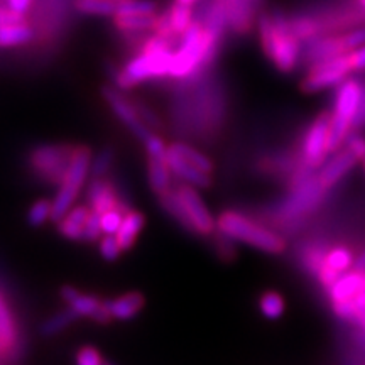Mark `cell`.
Returning <instances> with one entry per match:
<instances>
[{
  "label": "cell",
  "instance_id": "cell-31",
  "mask_svg": "<svg viewBox=\"0 0 365 365\" xmlns=\"http://www.w3.org/2000/svg\"><path fill=\"white\" fill-rule=\"evenodd\" d=\"M158 4L154 0H120L113 16H139V14H156Z\"/></svg>",
  "mask_w": 365,
  "mask_h": 365
},
{
  "label": "cell",
  "instance_id": "cell-35",
  "mask_svg": "<svg viewBox=\"0 0 365 365\" xmlns=\"http://www.w3.org/2000/svg\"><path fill=\"white\" fill-rule=\"evenodd\" d=\"M328 250L323 249L322 245H312L307 252L303 255V266L308 269V272H312L317 276L319 269L323 266V261H325V255Z\"/></svg>",
  "mask_w": 365,
  "mask_h": 365
},
{
  "label": "cell",
  "instance_id": "cell-45",
  "mask_svg": "<svg viewBox=\"0 0 365 365\" xmlns=\"http://www.w3.org/2000/svg\"><path fill=\"white\" fill-rule=\"evenodd\" d=\"M19 22H24V16L22 14L12 11L11 7H0V26L19 24Z\"/></svg>",
  "mask_w": 365,
  "mask_h": 365
},
{
  "label": "cell",
  "instance_id": "cell-1",
  "mask_svg": "<svg viewBox=\"0 0 365 365\" xmlns=\"http://www.w3.org/2000/svg\"><path fill=\"white\" fill-rule=\"evenodd\" d=\"M261 46L269 61L281 73H293L301 59V41L291 31L289 17L276 9L257 17Z\"/></svg>",
  "mask_w": 365,
  "mask_h": 365
},
{
  "label": "cell",
  "instance_id": "cell-33",
  "mask_svg": "<svg viewBox=\"0 0 365 365\" xmlns=\"http://www.w3.org/2000/svg\"><path fill=\"white\" fill-rule=\"evenodd\" d=\"M51 208L53 202H49V200H38V202H34L31 205L29 212H27V223L33 228L44 225L46 222L51 220Z\"/></svg>",
  "mask_w": 365,
  "mask_h": 365
},
{
  "label": "cell",
  "instance_id": "cell-34",
  "mask_svg": "<svg viewBox=\"0 0 365 365\" xmlns=\"http://www.w3.org/2000/svg\"><path fill=\"white\" fill-rule=\"evenodd\" d=\"M130 100H132V103H134L137 113H139L140 120H143L144 124L148 125L153 132H161L164 125H163L161 118L158 117V113L150 110L148 105H145L144 102H140V100H137V98H130Z\"/></svg>",
  "mask_w": 365,
  "mask_h": 365
},
{
  "label": "cell",
  "instance_id": "cell-42",
  "mask_svg": "<svg viewBox=\"0 0 365 365\" xmlns=\"http://www.w3.org/2000/svg\"><path fill=\"white\" fill-rule=\"evenodd\" d=\"M215 249H217V254L220 255L222 259H225V261H232V259L235 257V250H234V244H232V239L230 237L223 235L222 232H217Z\"/></svg>",
  "mask_w": 365,
  "mask_h": 365
},
{
  "label": "cell",
  "instance_id": "cell-23",
  "mask_svg": "<svg viewBox=\"0 0 365 365\" xmlns=\"http://www.w3.org/2000/svg\"><path fill=\"white\" fill-rule=\"evenodd\" d=\"M289 24L293 34L301 43H308V41L322 36L317 17L312 14H294L293 17H289Z\"/></svg>",
  "mask_w": 365,
  "mask_h": 365
},
{
  "label": "cell",
  "instance_id": "cell-21",
  "mask_svg": "<svg viewBox=\"0 0 365 365\" xmlns=\"http://www.w3.org/2000/svg\"><path fill=\"white\" fill-rule=\"evenodd\" d=\"M148 178L150 190L156 195L173 188V171L168 166L166 159L148 156Z\"/></svg>",
  "mask_w": 365,
  "mask_h": 365
},
{
  "label": "cell",
  "instance_id": "cell-30",
  "mask_svg": "<svg viewBox=\"0 0 365 365\" xmlns=\"http://www.w3.org/2000/svg\"><path fill=\"white\" fill-rule=\"evenodd\" d=\"M125 73L129 75V78L134 81V83H140V81L153 80V71H150V63L145 54L139 53V56L132 58L129 63L125 65Z\"/></svg>",
  "mask_w": 365,
  "mask_h": 365
},
{
  "label": "cell",
  "instance_id": "cell-49",
  "mask_svg": "<svg viewBox=\"0 0 365 365\" xmlns=\"http://www.w3.org/2000/svg\"><path fill=\"white\" fill-rule=\"evenodd\" d=\"M354 269H357V271H360V272H365V250L359 255L357 259H355Z\"/></svg>",
  "mask_w": 365,
  "mask_h": 365
},
{
  "label": "cell",
  "instance_id": "cell-20",
  "mask_svg": "<svg viewBox=\"0 0 365 365\" xmlns=\"http://www.w3.org/2000/svg\"><path fill=\"white\" fill-rule=\"evenodd\" d=\"M17 341V325L14 319L12 309L9 307L6 296L0 291V345L2 354L12 352Z\"/></svg>",
  "mask_w": 365,
  "mask_h": 365
},
{
  "label": "cell",
  "instance_id": "cell-41",
  "mask_svg": "<svg viewBox=\"0 0 365 365\" xmlns=\"http://www.w3.org/2000/svg\"><path fill=\"white\" fill-rule=\"evenodd\" d=\"M144 148L148 150V156L166 159L168 145L163 143V139L156 134V132H153V134L149 135V139L144 143Z\"/></svg>",
  "mask_w": 365,
  "mask_h": 365
},
{
  "label": "cell",
  "instance_id": "cell-39",
  "mask_svg": "<svg viewBox=\"0 0 365 365\" xmlns=\"http://www.w3.org/2000/svg\"><path fill=\"white\" fill-rule=\"evenodd\" d=\"M103 234L102 222H100L98 213L91 212L90 217L86 218L83 225V240L85 242H97L100 240V235Z\"/></svg>",
  "mask_w": 365,
  "mask_h": 365
},
{
  "label": "cell",
  "instance_id": "cell-5",
  "mask_svg": "<svg viewBox=\"0 0 365 365\" xmlns=\"http://www.w3.org/2000/svg\"><path fill=\"white\" fill-rule=\"evenodd\" d=\"M91 164V149L88 145H76L75 154H73L70 170H68L65 180L59 185L56 198L53 200L51 220L58 222L66 215L73 208L76 198H78L81 186L90 175Z\"/></svg>",
  "mask_w": 365,
  "mask_h": 365
},
{
  "label": "cell",
  "instance_id": "cell-13",
  "mask_svg": "<svg viewBox=\"0 0 365 365\" xmlns=\"http://www.w3.org/2000/svg\"><path fill=\"white\" fill-rule=\"evenodd\" d=\"M359 161L360 159L355 156L354 150L345 145V148H341L340 150H335L333 158L328 159V161H325V164L319 168V171L317 173L318 180L327 190H330L346 175V173L352 170Z\"/></svg>",
  "mask_w": 365,
  "mask_h": 365
},
{
  "label": "cell",
  "instance_id": "cell-48",
  "mask_svg": "<svg viewBox=\"0 0 365 365\" xmlns=\"http://www.w3.org/2000/svg\"><path fill=\"white\" fill-rule=\"evenodd\" d=\"M359 125H365V85H364V97H362V105H360V110H359L357 120H355V125H354V127H359Z\"/></svg>",
  "mask_w": 365,
  "mask_h": 365
},
{
  "label": "cell",
  "instance_id": "cell-6",
  "mask_svg": "<svg viewBox=\"0 0 365 365\" xmlns=\"http://www.w3.org/2000/svg\"><path fill=\"white\" fill-rule=\"evenodd\" d=\"M327 188L318 180V175H312L291 186L289 195L276 207V217L279 220H296L307 217L323 203Z\"/></svg>",
  "mask_w": 365,
  "mask_h": 365
},
{
  "label": "cell",
  "instance_id": "cell-15",
  "mask_svg": "<svg viewBox=\"0 0 365 365\" xmlns=\"http://www.w3.org/2000/svg\"><path fill=\"white\" fill-rule=\"evenodd\" d=\"M166 163H168V166H170V170L173 171V175H176V178H180L181 181L195 186V188L208 190L210 186L213 185L212 175L198 170V168H195L193 164L186 163L185 159L178 156V154L171 148H168Z\"/></svg>",
  "mask_w": 365,
  "mask_h": 365
},
{
  "label": "cell",
  "instance_id": "cell-8",
  "mask_svg": "<svg viewBox=\"0 0 365 365\" xmlns=\"http://www.w3.org/2000/svg\"><path fill=\"white\" fill-rule=\"evenodd\" d=\"M350 73H354V70L350 65L349 53L327 59L308 68V75L301 81V90L307 93H317L330 86H339L341 81L349 78Z\"/></svg>",
  "mask_w": 365,
  "mask_h": 365
},
{
  "label": "cell",
  "instance_id": "cell-19",
  "mask_svg": "<svg viewBox=\"0 0 365 365\" xmlns=\"http://www.w3.org/2000/svg\"><path fill=\"white\" fill-rule=\"evenodd\" d=\"M144 227H145L144 213L135 212L134 208H132L129 213H125L124 220H122V225L115 234L118 244H120V247L124 252L134 247L137 237H139L140 232L144 230Z\"/></svg>",
  "mask_w": 365,
  "mask_h": 365
},
{
  "label": "cell",
  "instance_id": "cell-25",
  "mask_svg": "<svg viewBox=\"0 0 365 365\" xmlns=\"http://www.w3.org/2000/svg\"><path fill=\"white\" fill-rule=\"evenodd\" d=\"M78 318H80L78 314L73 312L70 307H66L59 313L53 314V317H49L48 319H46L43 325H41L39 331L43 336H54V335H58V333L65 331L66 328L70 327L71 323H75Z\"/></svg>",
  "mask_w": 365,
  "mask_h": 365
},
{
  "label": "cell",
  "instance_id": "cell-37",
  "mask_svg": "<svg viewBox=\"0 0 365 365\" xmlns=\"http://www.w3.org/2000/svg\"><path fill=\"white\" fill-rule=\"evenodd\" d=\"M98 250H100V255H102L105 261L108 262L117 261V259L120 257V254L124 252L115 235H105L103 239L100 240Z\"/></svg>",
  "mask_w": 365,
  "mask_h": 365
},
{
  "label": "cell",
  "instance_id": "cell-12",
  "mask_svg": "<svg viewBox=\"0 0 365 365\" xmlns=\"http://www.w3.org/2000/svg\"><path fill=\"white\" fill-rule=\"evenodd\" d=\"M355 257L352 254V250L349 247H344V245H339V247H333L327 252L325 261H323V266L319 269L317 277L319 281V284L327 289H330L341 274H345L346 271L354 267Z\"/></svg>",
  "mask_w": 365,
  "mask_h": 365
},
{
  "label": "cell",
  "instance_id": "cell-27",
  "mask_svg": "<svg viewBox=\"0 0 365 365\" xmlns=\"http://www.w3.org/2000/svg\"><path fill=\"white\" fill-rule=\"evenodd\" d=\"M259 309H261L262 317L267 319H277L284 314L286 301L276 291H266L259 298Z\"/></svg>",
  "mask_w": 365,
  "mask_h": 365
},
{
  "label": "cell",
  "instance_id": "cell-14",
  "mask_svg": "<svg viewBox=\"0 0 365 365\" xmlns=\"http://www.w3.org/2000/svg\"><path fill=\"white\" fill-rule=\"evenodd\" d=\"M227 14L228 29L235 34H249L254 29L257 14H255L252 0H220Z\"/></svg>",
  "mask_w": 365,
  "mask_h": 365
},
{
  "label": "cell",
  "instance_id": "cell-10",
  "mask_svg": "<svg viewBox=\"0 0 365 365\" xmlns=\"http://www.w3.org/2000/svg\"><path fill=\"white\" fill-rule=\"evenodd\" d=\"M102 97L107 102L108 107L112 108V112L115 113L118 120L134 134L140 143H145L149 139V135L153 134V130L140 120L139 113H137L134 103L129 97L122 95L120 90L113 88V86H103L102 88Z\"/></svg>",
  "mask_w": 365,
  "mask_h": 365
},
{
  "label": "cell",
  "instance_id": "cell-52",
  "mask_svg": "<svg viewBox=\"0 0 365 365\" xmlns=\"http://www.w3.org/2000/svg\"><path fill=\"white\" fill-rule=\"evenodd\" d=\"M360 163H362V168H364V171H365V156L360 159Z\"/></svg>",
  "mask_w": 365,
  "mask_h": 365
},
{
  "label": "cell",
  "instance_id": "cell-43",
  "mask_svg": "<svg viewBox=\"0 0 365 365\" xmlns=\"http://www.w3.org/2000/svg\"><path fill=\"white\" fill-rule=\"evenodd\" d=\"M108 75H110V78L113 83H115L117 90L120 91H129L135 86L134 81L129 78V75H127L125 70H122V68H115V66H110L108 68Z\"/></svg>",
  "mask_w": 365,
  "mask_h": 365
},
{
  "label": "cell",
  "instance_id": "cell-51",
  "mask_svg": "<svg viewBox=\"0 0 365 365\" xmlns=\"http://www.w3.org/2000/svg\"><path fill=\"white\" fill-rule=\"evenodd\" d=\"M354 2L359 4V6L362 7V9H365V0H354Z\"/></svg>",
  "mask_w": 365,
  "mask_h": 365
},
{
  "label": "cell",
  "instance_id": "cell-46",
  "mask_svg": "<svg viewBox=\"0 0 365 365\" xmlns=\"http://www.w3.org/2000/svg\"><path fill=\"white\" fill-rule=\"evenodd\" d=\"M350 65L354 71H365V44L349 53Z\"/></svg>",
  "mask_w": 365,
  "mask_h": 365
},
{
  "label": "cell",
  "instance_id": "cell-26",
  "mask_svg": "<svg viewBox=\"0 0 365 365\" xmlns=\"http://www.w3.org/2000/svg\"><path fill=\"white\" fill-rule=\"evenodd\" d=\"M170 148L175 150L178 156L185 159L186 163L193 164L195 168H198V170L208 173V175H213V170H215V166H213L212 159H210L208 156H205V154L200 153V150L191 148L190 144L175 143V144H171Z\"/></svg>",
  "mask_w": 365,
  "mask_h": 365
},
{
  "label": "cell",
  "instance_id": "cell-32",
  "mask_svg": "<svg viewBox=\"0 0 365 365\" xmlns=\"http://www.w3.org/2000/svg\"><path fill=\"white\" fill-rule=\"evenodd\" d=\"M115 161V150L112 148H103L95 158H91L90 175L91 178H105L110 173V168Z\"/></svg>",
  "mask_w": 365,
  "mask_h": 365
},
{
  "label": "cell",
  "instance_id": "cell-50",
  "mask_svg": "<svg viewBox=\"0 0 365 365\" xmlns=\"http://www.w3.org/2000/svg\"><path fill=\"white\" fill-rule=\"evenodd\" d=\"M176 4H181V6H188V7H193L195 4H198L200 0H175Z\"/></svg>",
  "mask_w": 365,
  "mask_h": 365
},
{
  "label": "cell",
  "instance_id": "cell-22",
  "mask_svg": "<svg viewBox=\"0 0 365 365\" xmlns=\"http://www.w3.org/2000/svg\"><path fill=\"white\" fill-rule=\"evenodd\" d=\"M31 39H33V29L26 22L0 26V48H17L27 44Z\"/></svg>",
  "mask_w": 365,
  "mask_h": 365
},
{
  "label": "cell",
  "instance_id": "cell-2",
  "mask_svg": "<svg viewBox=\"0 0 365 365\" xmlns=\"http://www.w3.org/2000/svg\"><path fill=\"white\" fill-rule=\"evenodd\" d=\"M217 228L232 240L247 244L262 252L281 254L286 249V240L279 234L235 210L222 212L217 218Z\"/></svg>",
  "mask_w": 365,
  "mask_h": 365
},
{
  "label": "cell",
  "instance_id": "cell-38",
  "mask_svg": "<svg viewBox=\"0 0 365 365\" xmlns=\"http://www.w3.org/2000/svg\"><path fill=\"white\" fill-rule=\"evenodd\" d=\"M58 232L68 240H73V242L83 240V225L70 220L68 217H63L61 220H58Z\"/></svg>",
  "mask_w": 365,
  "mask_h": 365
},
{
  "label": "cell",
  "instance_id": "cell-3",
  "mask_svg": "<svg viewBox=\"0 0 365 365\" xmlns=\"http://www.w3.org/2000/svg\"><path fill=\"white\" fill-rule=\"evenodd\" d=\"M364 97V83L357 78H346L336 90L333 112L330 113V153L339 150L346 137L352 134Z\"/></svg>",
  "mask_w": 365,
  "mask_h": 365
},
{
  "label": "cell",
  "instance_id": "cell-7",
  "mask_svg": "<svg viewBox=\"0 0 365 365\" xmlns=\"http://www.w3.org/2000/svg\"><path fill=\"white\" fill-rule=\"evenodd\" d=\"M330 154V113L322 112L314 118L301 144V164L308 170H319Z\"/></svg>",
  "mask_w": 365,
  "mask_h": 365
},
{
  "label": "cell",
  "instance_id": "cell-24",
  "mask_svg": "<svg viewBox=\"0 0 365 365\" xmlns=\"http://www.w3.org/2000/svg\"><path fill=\"white\" fill-rule=\"evenodd\" d=\"M158 14H139V16H113V24L124 33H140L154 29Z\"/></svg>",
  "mask_w": 365,
  "mask_h": 365
},
{
  "label": "cell",
  "instance_id": "cell-4",
  "mask_svg": "<svg viewBox=\"0 0 365 365\" xmlns=\"http://www.w3.org/2000/svg\"><path fill=\"white\" fill-rule=\"evenodd\" d=\"M76 145L41 144L29 153V170L46 185L59 186L65 180Z\"/></svg>",
  "mask_w": 365,
  "mask_h": 365
},
{
  "label": "cell",
  "instance_id": "cell-47",
  "mask_svg": "<svg viewBox=\"0 0 365 365\" xmlns=\"http://www.w3.org/2000/svg\"><path fill=\"white\" fill-rule=\"evenodd\" d=\"M7 4H9V7L12 9V11L19 12V14H22V16H24V14L31 9V4H33V0H7Z\"/></svg>",
  "mask_w": 365,
  "mask_h": 365
},
{
  "label": "cell",
  "instance_id": "cell-44",
  "mask_svg": "<svg viewBox=\"0 0 365 365\" xmlns=\"http://www.w3.org/2000/svg\"><path fill=\"white\" fill-rule=\"evenodd\" d=\"M346 148H350L355 153V156L362 159L365 156V137L359 134H350L345 140Z\"/></svg>",
  "mask_w": 365,
  "mask_h": 365
},
{
  "label": "cell",
  "instance_id": "cell-28",
  "mask_svg": "<svg viewBox=\"0 0 365 365\" xmlns=\"http://www.w3.org/2000/svg\"><path fill=\"white\" fill-rule=\"evenodd\" d=\"M168 17L178 36H182L188 31V27L193 24V11L188 6H181V4H173L168 9Z\"/></svg>",
  "mask_w": 365,
  "mask_h": 365
},
{
  "label": "cell",
  "instance_id": "cell-11",
  "mask_svg": "<svg viewBox=\"0 0 365 365\" xmlns=\"http://www.w3.org/2000/svg\"><path fill=\"white\" fill-rule=\"evenodd\" d=\"M176 193L180 196L182 207H185L186 213H188L191 222L196 228V234L208 237L213 235L217 230V222L213 218L207 205L202 200V196L198 195V191L195 190V186L188 185V182H181L176 186Z\"/></svg>",
  "mask_w": 365,
  "mask_h": 365
},
{
  "label": "cell",
  "instance_id": "cell-36",
  "mask_svg": "<svg viewBox=\"0 0 365 365\" xmlns=\"http://www.w3.org/2000/svg\"><path fill=\"white\" fill-rule=\"evenodd\" d=\"M125 213L122 210H108L103 215H100V222H102V230L105 235H115L118 228L122 225V220H124Z\"/></svg>",
  "mask_w": 365,
  "mask_h": 365
},
{
  "label": "cell",
  "instance_id": "cell-40",
  "mask_svg": "<svg viewBox=\"0 0 365 365\" xmlns=\"http://www.w3.org/2000/svg\"><path fill=\"white\" fill-rule=\"evenodd\" d=\"M105 360L95 346H81L76 352V365H103Z\"/></svg>",
  "mask_w": 365,
  "mask_h": 365
},
{
  "label": "cell",
  "instance_id": "cell-18",
  "mask_svg": "<svg viewBox=\"0 0 365 365\" xmlns=\"http://www.w3.org/2000/svg\"><path fill=\"white\" fill-rule=\"evenodd\" d=\"M158 203H159V207H161L164 212H166L168 215H170L173 220H175L178 225L182 228V230L190 232V234H193V235H198L196 234V228L193 225V222H191L190 215L186 213L185 207H182L180 196H178L175 188L164 191V193H159Z\"/></svg>",
  "mask_w": 365,
  "mask_h": 365
},
{
  "label": "cell",
  "instance_id": "cell-54",
  "mask_svg": "<svg viewBox=\"0 0 365 365\" xmlns=\"http://www.w3.org/2000/svg\"><path fill=\"white\" fill-rule=\"evenodd\" d=\"M115 2H120V0H115Z\"/></svg>",
  "mask_w": 365,
  "mask_h": 365
},
{
  "label": "cell",
  "instance_id": "cell-53",
  "mask_svg": "<svg viewBox=\"0 0 365 365\" xmlns=\"http://www.w3.org/2000/svg\"><path fill=\"white\" fill-rule=\"evenodd\" d=\"M103 365H113V364H110V362H103Z\"/></svg>",
  "mask_w": 365,
  "mask_h": 365
},
{
  "label": "cell",
  "instance_id": "cell-17",
  "mask_svg": "<svg viewBox=\"0 0 365 365\" xmlns=\"http://www.w3.org/2000/svg\"><path fill=\"white\" fill-rule=\"evenodd\" d=\"M59 294L65 303L75 312L78 317L85 318H93V314L98 312V308L102 307L103 301L95 294H86L76 289L73 286H63L59 289Z\"/></svg>",
  "mask_w": 365,
  "mask_h": 365
},
{
  "label": "cell",
  "instance_id": "cell-29",
  "mask_svg": "<svg viewBox=\"0 0 365 365\" xmlns=\"http://www.w3.org/2000/svg\"><path fill=\"white\" fill-rule=\"evenodd\" d=\"M117 6L115 0H76V9L88 16H113Z\"/></svg>",
  "mask_w": 365,
  "mask_h": 365
},
{
  "label": "cell",
  "instance_id": "cell-9",
  "mask_svg": "<svg viewBox=\"0 0 365 365\" xmlns=\"http://www.w3.org/2000/svg\"><path fill=\"white\" fill-rule=\"evenodd\" d=\"M365 272H360L357 269H350L345 274L333 282V286L328 289L330 293V303L333 313L341 319L354 318V299L359 294L360 287L364 284Z\"/></svg>",
  "mask_w": 365,
  "mask_h": 365
},
{
  "label": "cell",
  "instance_id": "cell-16",
  "mask_svg": "<svg viewBox=\"0 0 365 365\" xmlns=\"http://www.w3.org/2000/svg\"><path fill=\"white\" fill-rule=\"evenodd\" d=\"M107 303L108 312H110L113 319H120V322H129L135 318L137 314L143 312L145 307V296L139 291H130L117 298L105 301Z\"/></svg>",
  "mask_w": 365,
  "mask_h": 365
}]
</instances>
